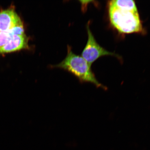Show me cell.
<instances>
[{
	"label": "cell",
	"instance_id": "cell-3",
	"mask_svg": "<svg viewBox=\"0 0 150 150\" xmlns=\"http://www.w3.org/2000/svg\"><path fill=\"white\" fill-rule=\"evenodd\" d=\"M89 25V22L87 27L88 40L85 47L82 52V57L91 66L97 59L102 56H114L120 59L119 55L113 52L108 51L97 43L90 29Z\"/></svg>",
	"mask_w": 150,
	"mask_h": 150
},
{
	"label": "cell",
	"instance_id": "cell-4",
	"mask_svg": "<svg viewBox=\"0 0 150 150\" xmlns=\"http://www.w3.org/2000/svg\"><path fill=\"white\" fill-rule=\"evenodd\" d=\"M23 26V22L14 9L9 8L0 12V32L12 31Z\"/></svg>",
	"mask_w": 150,
	"mask_h": 150
},
{
	"label": "cell",
	"instance_id": "cell-2",
	"mask_svg": "<svg viewBox=\"0 0 150 150\" xmlns=\"http://www.w3.org/2000/svg\"><path fill=\"white\" fill-rule=\"evenodd\" d=\"M109 18L112 25L122 34L142 33L143 28L138 12L121 10L108 6Z\"/></svg>",
	"mask_w": 150,
	"mask_h": 150
},
{
	"label": "cell",
	"instance_id": "cell-5",
	"mask_svg": "<svg viewBox=\"0 0 150 150\" xmlns=\"http://www.w3.org/2000/svg\"><path fill=\"white\" fill-rule=\"evenodd\" d=\"M108 6L121 10L138 12L136 4L132 0H113L109 1Z\"/></svg>",
	"mask_w": 150,
	"mask_h": 150
},
{
	"label": "cell",
	"instance_id": "cell-1",
	"mask_svg": "<svg viewBox=\"0 0 150 150\" xmlns=\"http://www.w3.org/2000/svg\"><path fill=\"white\" fill-rule=\"evenodd\" d=\"M91 66L81 56L77 55L72 51L70 46L67 47V55L63 60L52 67L66 70L74 75L81 83L88 82L97 88L107 89L97 79L91 69Z\"/></svg>",
	"mask_w": 150,
	"mask_h": 150
}]
</instances>
